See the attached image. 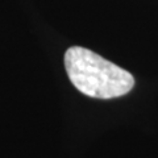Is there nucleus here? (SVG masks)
Segmentation results:
<instances>
[{
  "label": "nucleus",
  "instance_id": "obj_1",
  "mask_svg": "<svg viewBox=\"0 0 158 158\" xmlns=\"http://www.w3.org/2000/svg\"><path fill=\"white\" fill-rule=\"evenodd\" d=\"M65 67L73 85L90 98H118L135 86V78L131 73L86 48L67 49Z\"/></svg>",
  "mask_w": 158,
  "mask_h": 158
}]
</instances>
